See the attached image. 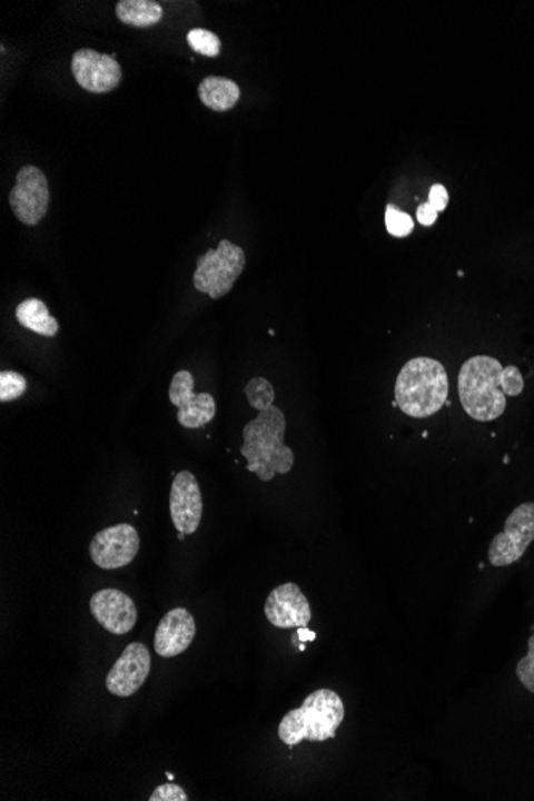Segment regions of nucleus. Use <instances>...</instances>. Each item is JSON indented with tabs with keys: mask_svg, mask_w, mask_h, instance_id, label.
<instances>
[{
	"mask_svg": "<svg viewBox=\"0 0 534 801\" xmlns=\"http://www.w3.org/2000/svg\"><path fill=\"white\" fill-rule=\"evenodd\" d=\"M525 389V379L515 365L503 367L490 356H475L464 362L458 375V393L464 412L472 419L488 423L503 416L507 395L517 397Z\"/></svg>",
	"mask_w": 534,
	"mask_h": 801,
	"instance_id": "obj_1",
	"label": "nucleus"
},
{
	"mask_svg": "<svg viewBox=\"0 0 534 801\" xmlns=\"http://www.w3.org/2000/svg\"><path fill=\"white\" fill-rule=\"evenodd\" d=\"M287 421L280 408L270 407L244 427L240 455L248 461L247 471L259 481L270 482L277 474H288L295 466V453L285 445Z\"/></svg>",
	"mask_w": 534,
	"mask_h": 801,
	"instance_id": "obj_2",
	"label": "nucleus"
},
{
	"mask_svg": "<svg viewBox=\"0 0 534 801\" xmlns=\"http://www.w3.org/2000/svg\"><path fill=\"white\" fill-rule=\"evenodd\" d=\"M448 375L444 365L429 357L408 360L395 379V404L409 418H431L448 400Z\"/></svg>",
	"mask_w": 534,
	"mask_h": 801,
	"instance_id": "obj_3",
	"label": "nucleus"
},
{
	"mask_svg": "<svg viewBox=\"0 0 534 801\" xmlns=\"http://www.w3.org/2000/svg\"><path fill=\"white\" fill-rule=\"evenodd\" d=\"M344 715L346 711L338 693L327 688L314 691L301 708L293 709L281 719L280 741L288 748H295L303 741L324 742L335 739Z\"/></svg>",
	"mask_w": 534,
	"mask_h": 801,
	"instance_id": "obj_4",
	"label": "nucleus"
},
{
	"mask_svg": "<svg viewBox=\"0 0 534 801\" xmlns=\"http://www.w3.org/2000/svg\"><path fill=\"white\" fill-rule=\"evenodd\" d=\"M245 251L239 245L222 239L217 248L197 259L194 274V287L211 299H221L233 290L234 284L243 276L245 269Z\"/></svg>",
	"mask_w": 534,
	"mask_h": 801,
	"instance_id": "obj_5",
	"label": "nucleus"
},
{
	"mask_svg": "<svg viewBox=\"0 0 534 801\" xmlns=\"http://www.w3.org/2000/svg\"><path fill=\"white\" fill-rule=\"evenodd\" d=\"M534 541V503H523L512 511L506 525L493 537L490 546V563L496 568L510 566L525 555Z\"/></svg>",
	"mask_w": 534,
	"mask_h": 801,
	"instance_id": "obj_6",
	"label": "nucleus"
},
{
	"mask_svg": "<svg viewBox=\"0 0 534 801\" xmlns=\"http://www.w3.org/2000/svg\"><path fill=\"white\" fill-rule=\"evenodd\" d=\"M9 202L14 217L23 225H39L50 205L49 181L43 171L34 166L21 168L17 175V185L10 191Z\"/></svg>",
	"mask_w": 534,
	"mask_h": 801,
	"instance_id": "obj_7",
	"label": "nucleus"
},
{
	"mask_svg": "<svg viewBox=\"0 0 534 801\" xmlns=\"http://www.w3.org/2000/svg\"><path fill=\"white\" fill-rule=\"evenodd\" d=\"M140 551V536L128 523L109 526L95 534L90 557L102 570H119L130 565Z\"/></svg>",
	"mask_w": 534,
	"mask_h": 801,
	"instance_id": "obj_8",
	"label": "nucleus"
},
{
	"mask_svg": "<svg viewBox=\"0 0 534 801\" xmlns=\"http://www.w3.org/2000/svg\"><path fill=\"white\" fill-rule=\"evenodd\" d=\"M168 397L178 408V423L186 429H200L217 416L214 395L194 393V376L186 369L178 372L171 379Z\"/></svg>",
	"mask_w": 534,
	"mask_h": 801,
	"instance_id": "obj_9",
	"label": "nucleus"
},
{
	"mask_svg": "<svg viewBox=\"0 0 534 801\" xmlns=\"http://www.w3.org/2000/svg\"><path fill=\"white\" fill-rule=\"evenodd\" d=\"M151 665L148 646L140 642L130 643L106 676V688L112 696H134L151 674Z\"/></svg>",
	"mask_w": 534,
	"mask_h": 801,
	"instance_id": "obj_10",
	"label": "nucleus"
},
{
	"mask_svg": "<svg viewBox=\"0 0 534 801\" xmlns=\"http://www.w3.org/2000/svg\"><path fill=\"white\" fill-rule=\"evenodd\" d=\"M71 69L76 82L90 93H108L122 79V69L115 55L98 53L91 49L77 50L72 55Z\"/></svg>",
	"mask_w": 534,
	"mask_h": 801,
	"instance_id": "obj_11",
	"label": "nucleus"
},
{
	"mask_svg": "<svg viewBox=\"0 0 534 801\" xmlns=\"http://www.w3.org/2000/svg\"><path fill=\"white\" fill-rule=\"evenodd\" d=\"M204 501L199 482L189 471L175 475L170 493V515L177 532L194 534L202 522Z\"/></svg>",
	"mask_w": 534,
	"mask_h": 801,
	"instance_id": "obj_12",
	"label": "nucleus"
},
{
	"mask_svg": "<svg viewBox=\"0 0 534 801\" xmlns=\"http://www.w3.org/2000/svg\"><path fill=\"white\" fill-rule=\"evenodd\" d=\"M265 614L266 620L277 629L307 627L313 620L309 602L295 583L281 584L270 592Z\"/></svg>",
	"mask_w": 534,
	"mask_h": 801,
	"instance_id": "obj_13",
	"label": "nucleus"
},
{
	"mask_svg": "<svg viewBox=\"0 0 534 801\" xmlns=\"http://www.w3.org/2000/svg\"><path fill=\"white\" fill-rule=\"evenodd\" d=\"M90 611L105 631L126 635L137 625L138 611L134 600L117 589H102L90 600Z\"/></svg>",
	"mask_w": 534,
	"mask_h": 801,
	"instance_id": "obj_14",
	"label": "nucleus"
},
{
	"mask_svg": "<svg viewBox=\"0 0 534 801\" xmlns=\"http://www.w3.org/2000/svg\"><path fill=\"white\" fill-rule=\"evenodd\" d=\"M196 632V621L189 610H170L157 625L154 650L160 657H177L191 646Z\"/></svg>",
	"mask_w": 534,
	"mask_h": 801,
	"instance_id": "obj_15",
	"label": "nucleus"
},
{
	"mask_svg": "<svg viewBox=\"0 0 534 801\" xmlns=\"http://www.w3.org/2000/svg\"><path fill=\"white\" fill-rule=\"evenodd\" d=\"M199 98L211 111H230L240 100V87L226 77L210 76L200 82Z\"/></svg>",
	"mask_w": 534,
	"mask_h": 801,
	"instance_id": "obj_16",
	"label": "nucleus"
},
{
	"mask_svg": "<svg viewBox=\"0 0 534 801\" xmlns=\"http://www.w3.org/2000/svg\"><path fill=\"white\" fill-rule=\"evenodd\" d=\"M17 320L28 330L46 336V338H53L58 333V328H60L57 318L51 316L46 303L36 298L24 299L23 303L18 305Z\"/></svg>",
	"mask_w": 534,
	"mask_h": 801,
	"instance_id": "obj_17",
	"label": "nucleus"
},
{
	"mask_svg": "<svg viewBox=\"0 0 534 801\" xmlns=\"http://www.w3.org/2000/svg\"><path fill=\"white\" fill-rule=\"evenodd\" d=\"M116 13L122 23L137 26V28H149L162 20L164 9L159 2H154V0H120L116 7Z\"/></svg>",
	"mask_w": 534,
	"mask_h": 801,
	"instance_id": "obj_18",
	"label": "nucleus"
},
{
	"mask_svg": "<svg viewBox=\"0 0 534 801\" xmlns=\"http://www.w3.org/2000/svg\"><path fill=\"white\" fill-rule=\"evenodd\" d=\"M245 395H247L248 404L251 405L258 412H265V409L274 407V398H276V390H274L273 384L267 382L266 378L251 379L250 383L245 387Z\"/></svg>",
	"mask_w": 534,
	"mask_h": 801,
	"instance_id": "obj_19",
	"label": "nucleus"
},
{
	"mask_svg": "<svg viewBox=\"0 0 534 801\" xmlns=\"http://www.w3.org/2000/svg\"><path fill=\"white\" fill-rule=\"evenodd\" d=\"M188 43L196 53L208 58L218 57L219 51H221V40L208 29L197 28L189 31Z\"/></svg>",
	"mask_w": 534,
	"mask_h": 801,
	"instance_id": "obj_20",
	"label": "nucleus"
},
{
	"mask_svg": "<svg viewBox=\"0 0 534 801\" xmlns=\"http://www.w3.org/2000/svg\"><path fill=\"white\" fill-rule=\"evenodd\" d=\"M386 229L390 236L402 239V237H408L415 230V221L408 214H404L400 208L390 204L386 207Z\"/></svg>",
	"mask_w": 534,
	"mask_h": 801,
	"instance_id": "obj_21",
	"label": "nucleus"
},
{
	"mask_svg": "<svg viewBox=\"0 0 534 801\" xmlns=\"http://www.w3.org/2000/svg\"><path fill=\"white\" fill-rule=\"evenodd\" d=\"M26 393V378L17 372L0 373V402H13L23 397Z\"/></svg>",
	"mask_w": 534,
	"mask_h": 801,
	"instance_id": "obj_22",
	"label": "nucleus"
},
{
	"mask_svg": "<svg viewBox=\"0 0 534 801\" xmlns=\"http://www.w3.org/2000/svg\"><path fill=\"white\" fill-rule=\"evenodd\" d=\"M515 672L522 685L534 694V634L528 640V654L518 661Z\"/></svg>",
	"mask_w": 534,
	"mask_h": 801,
	"instance_id": "obj_23",
	"label": "nucleus"
},
{
	"mask_svg": "<svg viewBox=\"0 0 534 801\" xmlns=\"http://www.w3.org/2000/svg\"><path fill=\"white\" fill-rule=\"evenodd\" d=\"M189 797L188 793L185 792V789L179 788L177 784H164L159 785L154 792L151 793V799L149 801H188Z\"/></svg>",
	"mask_w": 534,
	"mask_h": 801,
	"instance_id": "obj_24",
	"label": "nucleus"
},
{
	"mask_svg": "<svg viewBox=\"0 0 534 801\" xmlns=\"http://www.w3.org/2000/svg\"><path fill=\"white\" fill-rule=\"evenodd\" d=\"M435 210L441 214V211H444L446 207H448L449 202V196L448 191H446V188L444 185H433V188H431L429 191V200H427Z\"/></svg>",
	"mask_w": 534,
	"mask_h": 801,
	"instance_id": "obj_25",
	"label": "nucleus"
},
{
	"mask_svg": "<svg viewBox=\"0 0 534 801\" xmlns=\"http://www.w3.org/2000/svg\"><path fill=\"white\" fill-rule=\"evenodd\" d=\"M416 217H418L419 225H423L424 228H431L437 221L438 211L429 202H424L416 210Z\"/></svg>",
	"mask_w": 534,
	"mask_h": 801,
	"instance_id": "obj_26",
	"label": "nucleus"
},
{
	"mask_svg": "<svg viewBox=\"0 0 534 801\" xmlns=\"http://www.w3.org/2000/svg\"><path fill=\"white\" fill-rule=\"evenodd\" d=\"M298 639L301 640L303 643L313 642V640H316V634L307 627H299Z\"/></svg>",
	"mask_w": 534,
	"mask_h": 801,
	"instance_id": "obj_27",
	"label": "nucleus"
},
{
	"mask_svg": "<svg viewBox=\"0 0 534 801\" xmlns=\"http://www.w3.org/2000/svg\"><path fill=\"white\" fill-rule=\"evenodd\" d=\"M185 536H186L185 533L178 532V540H179V541L185 540Z\"/></svg>",
	"mask_w": 534,
	"mask_h": 801,
	"instance_id": "obj_28",
	"label": "nucleus"
},
{
	"mask_svg": "<svg viewBox=\"0 0 534 801\" xmlns=\"http://www.w3.org/2000/svg\"><path fill=\"white\" fill-rule=\"evenodd\" d=\"M167 778L170 779V781H174V774L167 773Z\"/></svg>",
	"mask_w": 534,
	"mask_h": 801,
	"instance_id": "obj_29",
	"label": "nucleus"
}]
</instances>
